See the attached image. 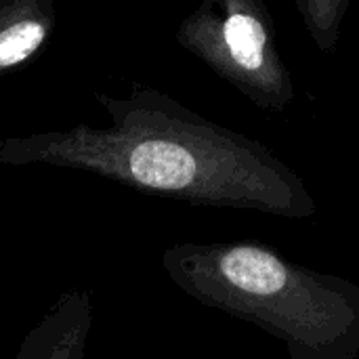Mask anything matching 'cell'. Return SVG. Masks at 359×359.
Segmentation results:
<instances>
[{
  "label": "cell",
  "mask_w": 359,
  "mask_h": 359,
  "mask_svg": "<svg viewBox=\"0 0 359 359\" xmlns=\"http://www.w3.org/2000/svg\"><path fill=\"white\" fill-rule=\"evenodd\" d=\"M177 42L261 109L280 114L297 99L265 0H200Z\"/></svg>",
  "instance_id": "obj_3"
},
{
  "label": "cell",
  "mask_w": 359,
  "mask_h": 359,
  "mask_svg": "<svg viewBox=\"0 0 359 359\" xmlns=\"http://www.w3.org/2000/svg\"><path fill=\"white\" fill-rule=\"evenodd\" d=\"M2 17V15H0ZM48 25L44 15L15 8L0 19V72L27 61L46 40Z\"/></svg>",
  "instance_id": "obj_4"
},
{
  "label": "cell",
  "mask_w": 359,
  "mask_h": 359,
  "mask_svg": "<svg viewBox=\"0 0 359 359\" xmlns=\"http://www.w3.org/2000/svg\"><path fill=\"white\" fill-rule=\"evenodd\" d=\"M177 282L200 303L286 345L288 359L359 358V284L299 265L276 248L187 244L170 257Z\"/></svg>",
  "instance_id": "obj_2"
},
{
  "label": "cell",
  "mask_w": 359,
  "mask_h": 359,
  "mask_svg": "<svg viewBox=\"0 0 359 359\" xmlns=\"http://www.w3.org/2000/svg\"><path fill=\"white\" fill-rule=\"evenodd\" d=\"M303 25L322 53H334L351 0H294Z\"/></svg>",
  "instance_id": "obj_5"
},
{
  "label": "cell",
  "mask_w": 359,
  "mask_h": 359,
  "mask_svg": "<svg viewBox=\"0 0 359 359\" xmlns=\"http://www.w3.org/2000/svg\"><path fill=\"white\" fill-rule=\"evenodd\" d=\"M109 105L118 128L103 141L133 183L212 208L284 219L318 212L299 172L265 143L151 88H135Z\"/></svg>",
  "instance_id": "obj_1"
}]
</instances>
